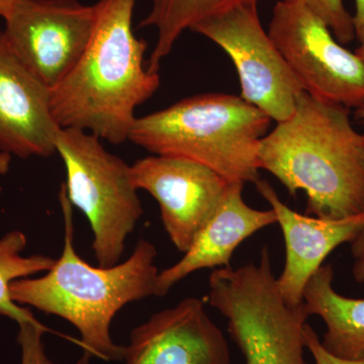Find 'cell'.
I'll list each match as a JSON object with an SVG mask.
<instances>
[{"label":"cell","instance_id":"11","mask_svg":"<svg viewBox=\"0 0 364 364\" xmlns=\"http://www.w3.org/2000/svg\"><path fill=\"white\" fill-rule=\"evenodd\" d=\"M124 347V364H231L225 335L198 298L151 316Z\"/></svg>","mask_w":364,"mask_h":364},{"label":"cell","instance_id":"7","mask_svg":"<svg viewBox=\"0 0 364 364\" xmlns=\"http://www.w3.org/2000/svg\"><path fill=\"white\" fill-rule=\"evenodd\" d=\"M268 35L311 97L348 109L363 107V62L303 2L279 0Z\"/></svg>","mask_w":364,"mask_h":364},{"label":"cell","instance_id":"6","mask_svg":"<svg viewBox=\"0 0 364 364\" xmlns=\"http://www.w3.org/2000/svg\"><path fill=\"white\" fill-rule=\"evenodd\" d=\"M100 141L85 131L61 129L56 153L65 165L67 198L90 222L98 265L111 267L123 256L143 208L132 181L131 165Z\"/></svg>","mask_w":364,"mask_h":364},{"label":"cell","instance_id":"16","mask_svg":"<svg viewBox=\"0 0 364 364\" xmlns=\"http://www.w3.org/2000/svg\"><path fill=\"white\" fill-rule=\"evenodd\" d=\"M262 0H150V11L142 28H154L157 41L147 68L159 73L163 60L171 53L186 31L202 21L242 6H258Z\"/></svg>","mask_w":364,"mask_h":364},{"label":"cell","instance_id":"2","mask_svg":"<svg viewBox=\"0 0 364 364\" xmlns=\"http://www.w3.org/2000/svg\"><path fill=\"white\" fill-rule=\"evenodd\" d=\"M59 202L64 219L61 256L45 275L11 282V298L18 306H33L73 325L83 351L77 364H90L95 358L123 360L126 347L112 340V322L124 306L155 296L159 274L156 247L141 239L124 262L92 267L76 252L73 212L63 184Z\"/></svg>","mask_w":364,"mask_h":364},{"label":"cell","instance_id":"24","mask_svg":"<svg viewBox=\"0 0 364 364\" xmlns=\"http://www.w3.org/2000/svg\"><path fill=\"white\" fill-rule=\"evenodd\" d=\"M355 37L358 38L359 46L354 53L358 55L364 65V26L355 31Z\"/></svg>","mask_w":364,"mask_h":364},{"label":"cell","instance_id":"23","mask_svg":"<svg viewBox=\"0 0 364 364\" xmlns=\"http://www.w3.org/2000/svg\"><path fill=\"white\" fill-rule=\"evenodd\" d=\"M18 0H0V18L6 20L18 4Z\"/></svg>","mask_w":364,"mask_h":364},{"label":"cell","instance_id":"5","mask_svg":"<svg viewBox=\"0 0 364 364\" xmlns=\"http://www.w3.org/2000/svg\"><path fill=\"white\" fill-rule=\"evenodd\" d=\"M208 301L226 318L246 364H309L304 328L310 316L304 304L291 306L282 298L268 247L259 262L210 273Z\"/></svg>","mask_w":364,"mask_h":364},{"label":"cell","instance_id":"1","mask_svg":"<svg viewBox=\"0 0 364 364\" xmlns=\"http://www.w3.org/2000/svg\"><path fill=\"white\" fill-rule=\"evenodd\" d=\"M136 0H98L90 43L76 65L50 90L61 129L85 131L114 145L129 140L136 107L154 95L159 73L148 70V44L133 31Z\"/></svg>","mask_w":364,"mask_h":364},{"label":"cell","instance_id":"17","mask_svg":"<svg viewBox=\"0 0 364 364\" xmlns=\"http://www.w3.org/2000/svg\"><path fill=\"white\" fill-rule=\"evenodd\" d=\"M28 239L23 232L11 231L0 238V315L21 323L33 321L32 312L14 303L9 294L11 282L47 272L56 259L45 255L23 256Z\"/></svg>","mask_w":364,"mask_h":364},{"label":"cell","instance_id":"3","mask_svg":"<svg viewBox=\"0 0 364 364\" xmlns=\"http://www.w3.org/2000/svg\"><path fill=\"white\" fill-rule=\"evenodd\" d=\"M258 167L296 196H306V215L342 220L364 215V135L343 105L304 91L293 116L260 141Z\"/></svg>","mask_w":364,"mask_h":364},{"label":"cell","instance_id":"27","mask_svg":"<svg viewBox=\"0 0 364 364\" xmlns=\"http://www.w3.org/2000/svg\"><path fill=\"white\" fill-rule=\"evenodd\" d=\"M355 240L364 241V234L359 235V236L358 237V238L355 239Z\"/></svg>","mask_w":364,"mask_h":364},{"label":"cell","instance_id":"15","mask_svg":"<svg viewBox=\"0 0 364 364\" xmlns=\"http://www.w3.org/2000/svg\"><path fill=\"white\" fill-rule=\"evenodd\" d=\"M334 270L322 265L309 280L303 304L309 316L325 323L323 346L338 358H364V299L342 296L333 287Z\"/></svg>","mask_w":364,"mask_h":364},{"label":"cell","instance_id":"14","mask_svg":"<svg viewBox=\"0 0 364 364\" xmlns=\"http://www.w3.org/2000/svg\"><path fill=\"white\" fill-rule=\"evenodd\" d=\"M245 183L232 181L222 203L183 257L158 274L155 296L169 293L176 284L191 273L202 269L230 267L238 246L256 232L277 224L270 210L249 207L242 193Z\"/></svg>","mask_w":364,"mask_h":364},{"label":"cell","instance_id":"20","mask_svg":"<svg viewBox=\"0 0 364 364\" xmlns=\"http://www.w3.org/2000/svg\"><path fill=\"white\" fill-rule=\"evenodd\" d=\"M306 348L312 354L315 364H364V358L359 359H346L338 358L323 346L317 333L306 323L304 328Z\"/></svg>","mask_w":364,"mask_h":364},{"label":"cell","instance_id":"22","mask_svg":"<svg viewBox=\"0 0 364 364\" xmlns=\"http://www.w3.org/2000/svg\"><path fill=\"white\" fill-rule=\"evenodd\" d=\"M355 31L364 26V0H355V14H353Z\"/></svg>","mask_w":364,"mask_h":364},{"label":"cell","instance_id":"10","mask_svg":"<svg viewBox=\"0 0 364 364\" xmlns=\"http://www.w3.org/2000/svg\"><path fill=\"white\" fill-rule=\"evenodd\" d=\"M132 181L157 200L165 231L186 253L215 214L232 181L200 163L152 155L131 165Z\"/></svg>","mask_w":364,"mask_h":364},{"label":"cell","instance_id":"18","mask_svg":"<svg viewBox=\"0 0 364 364\" xmlns=\"http://www.w3.org/2000/svg\"><path fill=\"white\" fill-rule=\"evenodd\" d=\"M303 2L330 28L340 44L346 45L355 39L353 16L347 11L343 0H299Z\"/></svg>","mask_w":364,"mask_h":364},{"label":"cell","instance_id":"4","mask_svg":"<svg viewBox=\"0 0 364 364\" xmlns=\"http://www.w3.org/2000/svg\"><path fill=\"white\" fill-rule=\"evenodd\" d=\"M272 122L240 97L203 93L136 117L128 141L154 155L200 163L228 181L255 184L260 141Z\"/></svg>","mask_w":364,"mask_h":364},{"label":"cell","instance_id":"8","mask_svg":"<svg viewBox=\"0 0 364 364\" xmlns=\"http://www.w3.org/2000/svg\"><path fill=\"white\" fill-rule=\"evenodd\" d=\"M191 32L214 42L233 62L242 100L277 123L296 111L305 91L261 23L258 6H242L198 23Z\"/></svg>","mask_w":364,"mask_h":364},{"label":"cell","instance_id":"12","mask_svg":"<svg viewBox=\"0 0 364 364\" xmlns=\"http://www.w3.org/2000/svg\"><path fill=\"white\" fill-rule=\"evenodd\" d=\"M60 130L49 88L23 65L0 31V152L51 156Z\"/></svg>","mask_w":364,"mask_h":364},{"label":"cell","instance_id":"13","mask_svg":"<svg viewBox=\"0 0 364 364\" xmlns=\"http://www.w3.org/2000/svg\"><path fill=\"white\" fill-rule=\"evenodd\" d=\"M255 186L274 210L286 242V263L277 279L280 294L289 305H301L306 284L328 255L363 233L364 215L328 220L299 214L282 202L269 182L260 178Z\"/></svg>","mask_w":364,"mask_h":364},{"label":"cell","instance_id":"21","mask_svg":"<svg viewBox=\"0 0 364 364\" xmlns=\"http://www.w3.org/2000/svg\"><path fill=\"white\" fill-rule=\"evenodd\" d=\"M351 251L354 257L352 274L358 284H364V241L352 242Z\"/></svg>","mask_w":364,"mask_h":364},{"label":"cell","instance_id":"28","mask_svg":"<svg viewBox=\"0 0 364 364\" xmlns=\"http://www.w3.org/2000/svg\"><path fill=\"white\" fill-rule=\"evenodd\" d=\"M363 135H364V134H363ZM361 234H364V230H363V233H361Z\"/></svg>","mask_w":364,"mask_h":364},{"label":"cell","instance_id":"25","mask_svg":"<svg viewBox=\"0 0 364 364\" xmlns=\"http://www.w3.org/2000/svg\"><path fill=\"white\" fill-rule=\"evenodd\" d=\"M11 155L9 153L0 152V174H6L11 166ZM1 193V186H0Z\"/></svg>","mask_w":364,"mask_h":364},{"label":"cell","instance_id":"26","mask_svg":"<svg viewBox=\"0 0 364 364\" xmlns=\"http://www.w3.org/2000/svg\"><path fill=\"white\" fill-rule=\"evenodd\" d=\"M354 119L364 128V105L363 107H358V109H355V112H354Z\"/></svg>","mask_w":364,"mask_h":364},{"label":"cell","instance_id":"19","mask_svg":"<svg viewBox=\"0 0 364 364\" xmlns=\"http://www.w3.org/2000/svg\"><path fill=\"white\" fill-rule=\"evenodd\" d=\"M20 331L18 342L21 346V364H57L46 354L43 335L48 331L44 325L36 318L18 323Z\"/></svg>","mask_w":364,"mask_h":364},{"label":"cell","instance_id":"9","mask_svg":"<svg viewBox=\"0 0 364 364\" xmlns=\"http://www.w3.org/2000/svg\"><path fill=\"white\" fill-rule=\"evenodd\" d=\"M4 21L7 44L52 90L85 51L95 28V9L78 0H18Z\"/></svg>","mask_w":364,"mask_h":364}]
</instances>
